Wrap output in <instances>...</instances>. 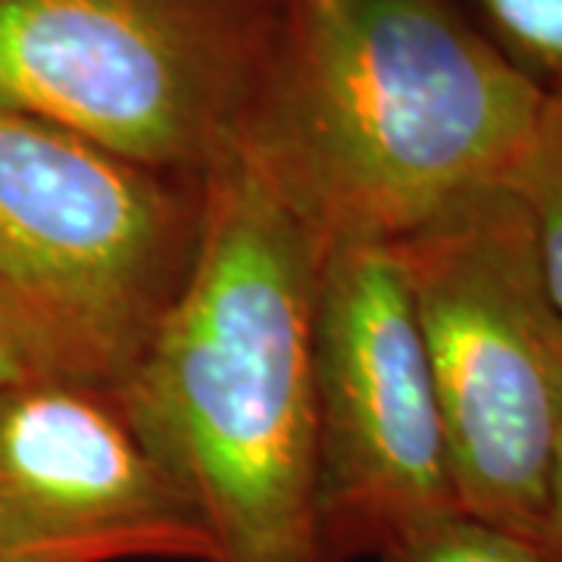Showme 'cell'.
I'll list each match as a JSON object with an SVG mask.
<instances>
[{
	"label": "cell",
	"mask_w": 562,
	"mask_h": 562,
	"mask_svg": "<svg viewBox=\"0 0 562 562\" xmlns=\"http://www.w3.org/2000/svg\"><path fill=\"white\" fill-rule=\"evenodd\" d=\"M547 98H562V0H457Z\"/></svg>",
	"instance_id": "obj_8"
},
{
	"label": "cell",
	"mask_w": 562,
	"mask_h": 562,
	"mask_svg": "<svg viewBox=\"0 0 562 562\" xmlns=\"http://www.w3.org/2000/svg\"><path fill=\"white\" fill-rule=\"evenodd\" d=\"M509 188L519 194L550 301L562 316V98H547L535 138Z\"/></svg>",
	"instance_id": "obj_9"
},
{
	"label": "cell",
	"mask_w": 562,
	"mask_h": 562,
	"mask_svg": "<svg viewBox=\"0 0 562 562\" xmlns=\"http://www.w3.org/2000/svg\"><path fill=\"white\" fill-rule=\"evenodd\" d=\"M220 562L194 501L120 394L35 379L0 394V562Z\"/></svg>",
	"instance_id": "obj_7"
},
{
	"label": "cell",
	"mask_w": 562,
	"mask_h": 562,
	"mask_svg": "<svg viewBox=\"0 0 562 562\" xmlns=\"http://www.w3.org/2000/svg\"><path fill=\"white\" fill-rule=\"evenodd\" d=\"M379 562H553L541 543L450 513L419 525L384 550Z\"/></svg>",
	"instance_id": "obj_10"
},
{
	"label": "cell",
	"mask_w": 562,
	"mask_h": 562,
	"mask_svg": "<svg viewBox=\"0 0 562 562\" xmlns=\"http://www.w3.org/2000/svg\"><path fill=\"white\" fill-rule=\"evenodd\" d=\"M319 562L382 557L460 513L419 325L391 244L325 247L316 288Z\"/></svg>",
	"instance_id": "obj_6"
},
{
	"label": "cell",
	"mask_w": 562,
	"mask_h": 562,
	"mask_svg": "<svg viewBox=\"0 0 562 562\" xmlns=\"http://www.w3.org/2000/svg\"><path fill=\"white\" fill-rule=\"evenodd\" d=\"M419 325L462 516L538 543L562 438V316L503 184L391 244Z\"/></svg>",
	"instance_id": "obj_4"
},
{
	"label": "cell",
	"mask_w": 562,
	"mask_h": 562,
	"mask_svg": "<svg viewBox=\"0 0 562 562\" xmlns=\"http://www.w3.org/2000/svg\"><path fill=\"white\" fill-rule=\"evenodd\" d=\"M35 379H57L35 328L0 288V394Z\"/></svg>",
	"instance_id": "obj_11"
},
{
	"label": "cell",
	"mask_w": 562,
	"mask_h": 562,
	"mask_svg": "<svg viewBox=\"0 0 562 562\" xmlns=\"http://www.w3.org/2000/svg\"><path fill=\"white\" fill-rule=\"evenodd\" d=\"M201 194L194 260L116 394L220 562H319L313 335L328 244L244 138Z\"/></svg>",
	"instance_id": "obj_1"
},
{
	"label": "cell",
	"mask_w": 562,
	"mask_h": 562,
	"mask_svg": "<svg viewBox=\"0 0 562 562\" xmlns=\"http://www.w3.org/2000/svg\"><path fill=\"white\" fill-rule=\"evenodd\" d=\"M541 550L553 562H562V438L553 457V472H550V487H547V513L541 525Z\"/></svg>",
	"instance_id": "obj_12"
},
{
	"label": "cell",
	"mask_w": 562,
	"mask_h": 562,
	"mask_svg": "<svg viewBox=\"0 0 562 562\" xmlns=\"http://www.w3.org/2000/svg\"><path fill=\"white\" fill-rule=\"evenodd\" d=\"M201 213V181L0 106V288L57 379H128L188 276Z\"/></svg>",
	"instance_id": "obj_5"
},
{
	"label": "cell",
	"mask_w": 562,
	"mask_h": 562,
	"mask_svg": "<svg viewBox=\"0 0 562 562\" xmlns=\"http://www.w3.org/2000/svg\"><path fill=\"white\" fill-rule=\"evenodd\" d=\"M288 0H0V106L201 181L247 135Z\"/></svg>",
	"instance_id": "obj_3"
},
{
	"label": "cell",
	"mask_w": 562,
	"mask_h": 562,
	"mask_svg": "<svg viewBox=\"0 0 562 562\" xmlns=\"http://www.w3.org/2000/svg\"><path fill=\"white\" fill-rule=\"evenodd\" d=\"M547 94L457 0H288L244 140L325 244H397L519 172Z\"/></svg>",
	"instance_id": "obj_2"
}]
</instances>
